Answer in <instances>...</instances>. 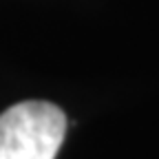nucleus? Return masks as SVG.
Masks as SVG:
<instances>
[{
  "label": "nucleus",
  "mask_w": 159,
  "mask_h": 159,
  "mask_svg": "<svg viewBox=\"0 0 159 159\" xmlns=\"http://www.w3.org/2000/svg\"><path fill=\"white\" fill-rule=\"evenodd\" d=\"M66 117L51 102H20L0 115V159H55Z\"/></svg>",
  "instance_id": "1"
}]
</instances>
